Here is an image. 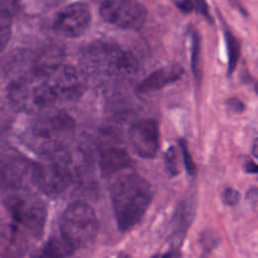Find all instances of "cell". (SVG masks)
Returning a JSON list of instances; mask_svg holds the SVG:
<instances>
[{
	"label": "cell",
	"mask_w": 258,
	"mask_h": 258,
	"mask_svg": "<svg viewBox=\"0 0 258 258\" xmlns=\"http://www.w3.org/2000/svg\"><path fill=\"white\" fill-rule=\"evenodd\" d=\"M84 76L56 58L38 57L20 69L8 84L7 96L18 111L37 113L80 97Z\"/></svg>",
	"instance_id": "obj_1"
},
{
	"label": "cell",
	"mask_w": 258,
	"mask_h": 258,
	"mask_svg": "<svg viewBox=\"0 0 258 258\" xmlns=\"http://www.w3.org/2000/svg\"><path fill=\"white\" fill-rule=\"evenodd\" d=\"M110 200L118 229L127 232L146 213L152 200V188L148 180L140 174L127 172L112 183Z\"/></svg>",
	"instance_id": "obj_2"
},
{
	"label": "cell",
	"mask_w": 258,
	"mask_h": 258,
	"mask_svg": "<svg viewBox=\"0 0 258 258\" xmlns=\"http://www.w3.org/2000/svg\"><path fill=\"white\" fill-rule=\"evenodd\" d=\"M80 62L84 73L104 80H128L139 71V62L131 51L107 41L87 45L81 52Z\"/></svg>",
	"instance_id": "obj_3"
},
{
	"label": "cell",
	"mask_w": 258,
	"mask_h": 258,
	"mask_svg": "<svg viewBox=\"0 0 258 258\" xmlns=\"http://www.w3.org/2000/svg\"><path fill=\"white\" fill-rule=\"evenodd\" d=\"M78 170L74 158L67 148L32 163L30 179L32 183L46 196L58 197L62 195L76 179Z\"/></svg>",
	"instance_id": "obj_4"
},
{
	"label": "cell",
	"mask_w": 258,
	"mask_h": 258,
	"mask_svg": "<svg viewBox=\"0 0 258 258\" xmlns=\"http://www.w3.org/2000/svg\"><path fill=\"white\" fill-rule=\"evenodd\" d=\"M75 121L66 113H55L34 122L27 133L28 146L43 155L67 148L75 132Z\"/></svg>",
	"instance_id": "obj_5"
},
{
	"label": "cell",
	"mask_w": 258,
	"mask_h": 258,
	"mask_svg": "<svg viewBox=\"0 0 258 258\" xmlns=\"http://www.w3.org/2000/svg\"><path fill=\"white\" fill-rule=\"evenodd\" d=\"M59 230L61 238L74 251L88 247L99 231L95 210L85 202L71 204L61 215Z\"/></svg>",
	"instance_id": "obj_6"
},
{
	"label": "cell",
	"mask_w": 258,
	"mask_h": 258,
	"mask_svg": "<svg viewBox=\"0 0 258 258\" xmlns=\"http://www.w3.org/2000/svg\"><path fill=\"white\" fill-rule=\"evenodd\" d=\"M5 207L20 231L39 238L46 222V208L42 201L30 194H13L5 200Z\"/></svg>",
	"instance_id": "obj_7"
},
{
	"label": "cell",
	"mask_w": 258,
	"mask_h": 258,
	"mask_svg": "<svg viewBox=\"0 0 258 258\" xmlns=\"http://www.w3.org/2000/svg\"><path fill=\"white\" fill-rule=\"evenodd\" d=\"M99 12L105 22L122 29H139L147 17L146 8L135 0H104Z\"/></svg>",
	"instance_id": "obj_8"
},
{
	"label": "cell",
	"mask_w": 258,
	"mask_h": 258,
	"mask_svg": "<svg viewBox=\"0 0 258 258\" xmlns=\"http://www.w3.org/2000/svg\"><path fill=\"white\" fill-rule=\"evenodd\" d=\"M91 21L89 6L83 2H75L57 11L53 18L52 29L61 36L76 38L89 29Z\"/></svg>",
	"instance_id": "obj_9"
},
{
	"label": "cell",
	"mask_w": 258,
	"mask_h": 258,
	"mask_svg": "<svg viewBox=\"0 0 258 258\" xmlns=\"http://www.w3.org/2000/svg\"><path fill=\"white\" fill-rule=\"evenodd\" d=\"M129 141L137 155L146 159L154 158L160 143L158 123L153 119L134 123L129 130Z\"/></svg>",
	"instance_id": "obj_10"
},
{
	"label": "cell",
	"mask_w": 258,
	"mask_h": 258,
	"mask_svg": "<svg viewBox=\"0 0 258 258\" xmlns=\"http://www.w3.org/2000/svg\"><path fill=\"white\" fill-rule=\"evenodd\" d=\"M99 162L105 174H112L130 166L132 160L124 147L119 144L110 143L101 148Z\"/></svg>",
	"instance_id": "obj_11"
},
{
	"label": "cell",
	"mask_w": 258,
	"mask_h": 258,
	"mask_svg": "<svg viewBox=\"0 0 258 258\" xmlns=\"http://www.w3.org/2000/svg\"><path fill=\"white\" fill-rule=\"evenodd\" d=\"M184 71L180 66H167L152 72L138 86L140 93H148L160 90L165 86L181 79Z\"/></svg>",
	"instance_id": "obj_12"
},
{
	"label": "cell",
	"mask_w": 258,
	"mask_h": 258,
	"mask_svg": "<svg viewBox=\"0 0 258 258\" xmlns=\"http://www.w3.org/2000/svg\"><path fill=\"white\" fill-rule=\"evenodd\" d=\"M14 0H0V51L7 45L11 36V20Z\"/></svg>",
	"instance_id": "obj_13"
},
{
	"label": "cell",
	"mask_w": 258,
	"mask_h": 258,
	"mask_svg": "<svg viewBox=\"0 0 258 258\" xmlns=\"http://www.w3.org/2000/svg\"><path fill=\"white\" fill-rule=\"evenodd\" d=\"M225 41L228 54V75L234 73L241 53V45L236 36L229 30H225Z\"/></svg>",
	"instance_id": "obj_14"
},
{
	"label": "cell",
	"mask_w": 258,
	"mask_h": 258,
	"mask_svg": "<svg viewBox=\"0 0 258 258\" xmlns=\"http://www.w3.org/2000/svg\"><path fill=\"white\" fill-rule=\"evenodd\" d=\"M190 66L195 80L198 84H200L203 78V70L201 66V38L197 31L191 32Z\"/></svg>",
	"instance_id": "obj_15"
},
{
	"label": "cell",
	"mask_w": 258,
	"mask_h": 258,
	"mask_svg": "<svg viewBox=\"0 0 258 258\" xmlns=\"http://www.w3.org/2000/svg\"><path fill=\"white\" fill-rule=\"evenodd\" d=\"M74 250L64 242V240L60 237L58 240L50 241L43 250V256H68L71 255Z\"/></svg>",
	"instance_id": "obj_16"
},
{
	"label": "cell",
	"mask_w": 258,
	"mask_h": 258,
	"mask_svg": "<svg viewBox=\"0 0 258 258\" xmlns=\"http://www.w3.org/2000/svg\"><path fill=\"white\" fill-rule=\"evenodd\" d=\"M178 144L180 147V151H181V155H182V159H183V164L185 167V170L187 172V174L191 177H195L197 175V165L194 161V158L187 148L186 142L183 139H179L178 140Z\"/></svg>",
	"instance_id": "obj_17"
},
{
	"label": "cell",
	"mask_w": 258,
	"mask_h": 258,
	"mask_svg": "<svg viewBox=\"0 0 258 258\" xmlns=\"http://www.w3.org/2000/svg\"><path fill=\"white\" fill-rule=\"evenodd\" d=\"M165 166L171 176H175L180 172L179 158L176 149L173 146L169 147L165 153Z\"/></svg>",
	"instance_id": "obj_18"
},
{
	"label": "cell",
	"mask_w": 258,
	"mask_h": 258,
	"mask_svg": "<svg viewBox=\"0 0 258 258\" xmlns=\"http://www.w3.org/2000/svg\"><path fill=\"white\" fill-rule=\"evenodd\" d=\"M240 192L233 187H227L223 192V201L228 206H236L240 202Z\"/></svg>",
	"instance_id": "obj_19"
},
{
	"label": "cell",
	"mask_w": 258,
	"mask_h": 258,
	"mask_svg": "<svg viewBox=\"0 0 258 258\" xmlns=\"http://www.w3.org/2000/svg\"><path fill=\"white\" fill-rule=\"evenodd\" d=\"M226 106L230 111L234 113H242L245 110L244 102H242L239 98L236 97L229 98L226 102Z\"/></svg>",
	"instance_id": "obj_20"
},
{
	"label": "cell",
	"mask_w": 258,
	"mask_h": 258,
	"mask_svg": "<svg viewBox=\"0 0 258 258\" xmlns=\"http://www.w3.org/2000/svg\"><path fill=\"white\" fill-rule=\"evenodd\" d=\"M194 3H195V7L199 10V12L203 16H205L208 19V21L213 23V18L211 17V14L209 12V7L207 4V1L206 0H194Z\"/></svg>",
	"instance_id": "obj_21"
},
{
	"label": "cell",
	"mask_w": 258,
	"mask_h": 258,
	"mask_svg": "<svg viewBox=\"0 0 258 258\" xmlns=\"http://www.w3.org/2000/svg\"><path fill=\"white\" fill-rule=\"evenodd\" d=\"M246 200L255 208H258V187H250L246 192Z\"/></svg>",
	"instance_id": "obj_22"
},
{
	"label": "cell",
	"mask_w": 258,
	"mask_h": 258,
	"mask_svg": "<svg viewBox=\"0 0 258 258\" xmlns=\"http://www.w3.org/2000/svg\"><path fill=\"white\" fill-rule=\"evenodd\" d=\"M175 4L184 13H190L195 7L192 0H176Z\"/></svg>",
	"instance_id": "obj_23"
},
{
	"label": "cell",
	"mask_w": 258,
	"mask_h": 258,
	"mask_svg": "<svg viewBox=\"0 0 258 258\" xmlns=\"http://www.w3.org/2000/svg\"><path fill=\"white\" fill-rule=\"evenodd\" d=\"M244 170L248 173H258V164L252 160H248L244 164Z\"/></svg>",
	"instance_id": "obj_24"
},
{
	"label": "cell",
	"mask_w": 258,
	"mask_h": 258,
	"mask_svg": "<svg viewBox=\"0 0 258 258\" xmlns=\"http://www.w3.org/2000/svg\"><path fill=\"white\" fill-rule=\"evenodd\" d=\"M231 3H232V5L233 6H235L242 14H244V15H247V11L243 8V6L240 4V2H239V0H229Z\"/></svg>",
	"instance_id": "obj_25"
},
{
	"label": "cell",
	"mask_w": 258,
	"mask_h": 258,
	"mask_svg": "<svg viewBox=\"0 0 258 258\" xmlns=\"http://www.w3.org/2000/svg\"><path fill=\"white\" fill-rule=\"evenodd\" d=\"M252 154L258 159V137L254 140L252 145Z\"/></svg>",
	"instance_id": "obj_26"
},
{
	"label": "cell",
	"mask_w": 258,
	"mask_h": 258,
	"mask_svg": "<svg viewBox=\"0 0 258 258\" xmlns=\"http://www.w3.org/2000/svg\"><path fill=\"white\" fill-rule=\"evenodd\" d=\"M254 89H255V92H256V94L258 95V82L255 84V87H254Z\"/></svg>",
	"instance_id": "obj_27"
}]
</instances>
